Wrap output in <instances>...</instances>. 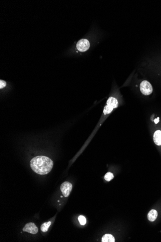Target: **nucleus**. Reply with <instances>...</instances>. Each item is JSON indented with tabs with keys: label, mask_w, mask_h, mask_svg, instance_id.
<instances>
[{
	"label": "nucleus",
	"mask_w": 161,
	"mask_h": 242,
	"mask_svg": "<svg viewBox=\"0 0 161 242\" xmlns=\"http://www.w3.org/2000/svg\"><path fill=\"white\" fill-rule=\"evenodd\" d=\"M118 106V101L117 99L113 97L109 98L107 101V105L105 107L103 110L104 115L109 114L113 111V109L116 108Z\"/></svg>",
	"instance_id": "obj_2"
},
{
	"label": "nucleus",
	"mask_w": 161,
	"mask_h": 242,
	"mask_svg": "<svg viewBox=\"0 0 161 242\" xmlns=\"http://www.w3.org/2000/svg\"><path fill=\"white\" fill-rule=\"evenodd\" d=\"M140 90L144 95H149L152 93L153 87L148 81L144 80L140 84Z\"/></svg>",
	"instance_id": "obj_3"
},
{
	"label": "nucleus",
	"mask_w": 161,
	"mask_h": 242,
	"mask_svg": "<svg viewBox=\"0 0 161 242\" xmlns=\"http://www.w3.org/2000/svg\"><path fill=\"white\" fill-rule=\"evenodd\" d=\"M51 225V222H50V221H48V222L43 223V224L41 226V230L43 232H47L48 231V229L50 226Z\"/></svg>",
	"instance_id": "obj_10"
},
{
	"label": "nucleus",
	"mask_w": 161,
	"mask_h": 242,
	"mask_svg": "<svg viewBox=\"0 0 161 242\" xmlns=\"http://www.w3.org/2000/svg\"><path fill=\"white\" fill-rule=\"evenodd\" d=\"M78 221H79L80 225H84L86 223V219L83 215L79 216L78 218Z\"/></svg>",
	"instance_id": "obj_12"
},
{
	"label": "nucleus",
	"mask_w": 161,
	"mask_h": 242,
	"mask_svg": "<svg viewBox=\"0 0 161 242\" xmlns=\"http://www.w3.org/2000/svg\"><path fill=\"white\" fill-rule=\"evenodd\" d=\"M102 242H114V237L110 234H106L102 238Z\"/></svg>",
	"instance_id": "obj_9"
},
{
	"label": "nucleus",
	"mask_w": 161,
	"mask_h": 242,
	"mask_svg": "<svg viewBox=\"0 0 161 242\" xmlns=\"http://www.w3.org/2000/svg\"><path fill=\"white\" fill-rule=\"evenodd\" d=\"M154 121V123H155V124H157V123H158L159 122V118L158 117V118H157L155 119Z\"/></svg>",
	"instance_id": "obj_14"
},
{
	"label": "nucleus",
	"mask_w": 161,
	"mask_h": 242,
	"mask_svg": "<svg viewBox=\"0 0 161 242\" xmlns=\"http://www.w3.org/2000/svg\"><path fill=\"white\" fill-rule=\"evenodd\" d=\"M158 213L157 211L152 209L148 212V221L151 222L154 221L157 218Z\"/></svg>",
	"instance_id": "obj_8"
},
{
	"label": "nucleus",
	"mask_w": 161,
	"mask_h": 242,
	"mask_svg": "<svg viewBox=\"0 0 161 242\" xmlns=\"http://www.w3.org/2000/svg\"><path fill=\"white\" fill-rule=\"evenodd\" d=\"M154 141L157 146L161 145V131L158 130L155 132L154 135Z\"/></svg>",
	"instance_id": "obj_7"
},
{
	"label": "nucleus",
	"mask_w": 161,
	"mask_h": 242,
	"mask_svg": "<svg viewBox=\"0 0 161 242\" xmlns=\"http://www.w3.org/2000/svg\"><path fill=\"white\" fill-rule=\"evenodd\" d=\"M114 178V175L111 172H107L106 175H105L104 178L107 181H110Z\"/></svg>",
	"instance_id": "obj_11"
},
{
	"label": "nucleus",
	"mask_w": 161,
	"mask_h": 242,
	"mask_svg": "<svg viewBox=\"0 0 161 242\" xmlns=\"http://www.w3.org/2000/svg\"><path fill=\"white\" fill-rule=\"evenodd\" d=\"M72 189V185L69 182H64L61 185V190L65 197H68Z\"/></svg>",
	"instance_id": "obj_5"
},
{
	"label": "nucleus",
	"mask_w": 161,
	"mask_h": 242,
	"mask_svg": "<svg viewBox=\"0 0 161 242\" xmlns=\"http://www.w3.org/2000/svg\"><path fill=\"white\" fill-rule=\"evenodd\" d=\"M30 167L37 174L40 175L48 174L53 167V162L49 158L44 156H37L30 162Z\"/></svg>",
	"instance_id": "obj_1"
},
{
	"label": "nucleus",
	"mask_w": 161,
	"mask_h": 242,
	"mask_svg": "<svg viewBox=\"0 0 161 242\" xmlns=\"http://www.w3.org/2000/svg\"><path fill=\"white\" fill-rule=\"evenodd\" d=\"M23 231L33 235H35L38 233V229L34 223H28L23 228Z\"/></svg>",
	"instance_id": "obj_6"
},
{
	"label": "nucleus",
	"mask_w": 161,
	"mask_h": 242,
	"mask_svg": "<svg viewBox=\"0 0 161 242\" xmlns=\"http://www.w3.org/2000/svg\"><path fill=\"white\" fill-rule=\"evenodd\" d=\"M90 43L88 40L82 39L78 41L76 48L80 52H85L89 48Z\"/></svg>",
	"instance_id": "obj_4"
},
{
	"label": "nucleus",
	"mask_w": 161,
	"mask_h": 242,
	"mask_svg": "<svg viewBox=\"0 0 161 242\" xmlns=\"http://www.w3.org/2000/svg\"><path fill=\"white\" fill-rule=\"evenodd\" d=\"M7 85V83L4 80H1L0 81V89H3Z\"/></svg>",
	"instance_id": "obj_13"
}]
</instances>
